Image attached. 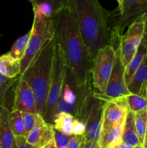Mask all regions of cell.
Masks as SVG:
<instances>
[{"mask_svg": "<svg viewBox=\"0 0 147 148\" xmlns=\"http://www.w3.org/2000/svg\"><path fill=\"white\" fill-rule=\"evenodd\" d=\"M10 111L5 106L0 108V148H13L14 135L10 124Z\"/></svg>", "mask_w": 147, "mask_h": 148, "instance_id": "14", "label": "cell"}, {"mask_svg": "<svg viewBox=\"0 0 147 148\" xmlns=\"http://www.w3.org/2000/svg\"><path fill=\"white\" fill-rule=\"evenodd\" d=\"M122 140L123 143L132 146V147L141 145L136 133V130H135L134 113L130 110H128L125 124H124Z\"/></svg>", "mask_w": 147, "mask_h": 148, "instance_id": "17", "label": "cell"}, {"mask_svg": "<svg viewBox=\"0 0 147 148\" xmlns=\"http://www.w3.org/2000/svg\"><path fill=\"white\" fill-rule=\"evenodd\" d=\"M10 124L14 137H24L26 138L24 121L21 111H12L10 112Z\"/></svg>", "mask_w": 147, "mask_h": 148, "instance_id": "21", "label": "cell"}, {"mask_svg": "<svg viewBox=\"0 0 147 148\" xmlns=\"http://www.w3.org/2000/svg\"><path fill=\"white\" fill-rule=\"evenodd\" d=\"M116 59V48L107 46L98 51L93 61L92 85L93 91L105 93Z\"/></svg>", "mask_w": 147, "mask_h": 148, "instance_id": "6", "label": "cell"}, {"mask_svg": "<svg viewBox=\"0 0 147 148\" xmlns=\"http://www.w3.org/2000/svg\"><path fill=\"white\" fill-rule=\"evenodd\" d=\"M34 17L39 18H53L56 14V11L51 4L47 2L33 4Z\"/></svg>", "mask_w": 147, "mask_h": 148, "instance_id": "24", "label": "cell"}, {"mask_svg": "<svg viewBox=\"0 0 147 148\" xmlns=\"http://www.w3.org/2000/svg\"><path fill=\"white\" fill-rule=\"evenodd\" d=\"M31 35L24 56L20 60L21 76L40 49L49 40L55 37V25L53 18H39L34 17Z\"/></svg>", "mask_w": 147, "mask_h": 148, "instance_id": "5", "label": "cell"}, {"mask_svg": "<svg viewBox=\"0 0 147 148\" xmlns=\"http://www.w3.org/2000/svg\"><path fill=\"white\" fill-rule=\"evenodd\" d=\"M13 148H35L29 144L24 137H15Z\"/></svg>", "mask_w": 147, "mask_h": 148, "instance_id": "33", "label": "cell"}, {"mask_svg": "<svg viewBox=\"0 0 147 148\" xmlns=\"http://www.w3.org/2000/svg\"><path fill=\"white\" fill-rule=\"evenodd\" d=\"M115 148H133V147L132 146L128 145H126L125 144V143H122L120 145H118V146H116Z\"/></svg>", "mask_w": 147, "mask_h": 148, "instance_id": "36", "label": "cell"}, {"mask_svg": "<svg viewBox=\"0 0 147 148\" xmlns=\"http://www.w3.org/2000/svg\"><path fill=\"white\" fill-rule=\"evenodd\" d=\"M29 1L31 2L32 4L42 2L49 3L53 6L56 12H57L59 10H61L62 7L65 6V0H29Z\"/></svg>", "mask_w": 147, "mask_h": 148, "instance_id": "31", "label": "cell"}, {"mask_svg": "<svg viewBox=\"0 0 147 148\" xmlns=\"http://www.w3.org/2000/svg\"><path fill=\"white\" fill-rule=\"evenodd\" d=\"M134 121L138 139L143 145L147 126V108L134 113Z\"/></svg>", "mask_w": 147, "mask_h": 148, "instance_id": "22", "label": "cell"}, {"mask_svg": "<svg viewBox=\"0 0 147 148\" xmlns=\"http://www.w3.org/2000/svg\"><path fill=\"white\" fill-rule=\"evenodd\" d=\"M112 14L114 28L118 36H122L125 27L147 14V0H122Z\"/></svg>", "mask_w": 147, "mask_h": 148, "instance_id": "7", "label": "cell"}, {"mask_svg": "<svg viewBox=\"0 0 147 148\" xmlns=\"http://www.w3.org/2000/svg\"><path fill=\"white\" fill-rule=\"evenodd\" d=\"M69 136L60 132L54 129V140L57 148H67Z\"/></svg>", "mask_w": 147, "mask_h": 148, "instance_id": "30", "label": "cell"}, {"mask_svg": "<svg viewBox=\"0 0 147 148\" xmlns=\"http://www.w3.org/2000/svg\"><path fill=\"white\" fill-rule=\"evenodd\" d=\"M0 73L8 78H15L20 74V62L8 53L0 56Z\"/></svg>", "mask_w": 147, "mask_h": 148, "instance_id": "18", "label": "cell"}, {"mask_svg": "<svg viewBox=\"0 0 147 148\" xmlns=\"http://www.w3.org/2000/svg\"><path fill=\"white\" fill-rule=\"evenodd\" d=\"M43 148H57L56 147V143H55L54 138H53V140H52L51 141H50V143L46 146V147H44Z\"/></svg>", "mask_w": 147, "mask_h": 148, "instance_id": "35", "label": "cell"}, {"mask_svg": "<svg viewBox=\"0 0 147 148\" xmlns=\"http://www.w3.org/2000/svg\"><path fill=\"white\" fill-rule=\"evenodd\" d=\"M1 35L0 34V38H1Z\"/></svg>", "mask_w": 147, "mask_h": 148, "instance_id": "42", "label": "cell"}, {"mask_svg": "<svg viewBox=\"0 0 147 148\" xmlns=\"http://www.w3.org/2000/svg\"><path fill=\"white\" fill-rule=\"evenodd\" d=\"M61 98H62L65 102L68 103L75 104L77 106V95L66 80H64V83H63Z\"/></svg>", "mask_w": 147, "mask_h": 148, "instance_id": "26", "label": "cell"}, {"mask_svg": "<svg viewBox=\"0 0 147 148\" xmlns=\"http://www.w3.org/2000/svg\"><path fill=\"white\" fill-rule=\"evenodd\" d=\"M147 56V35L144 33L136 53L125 68V81L127 87L131 83L134 74Z\"/></svg>", "mask_w": 147, "mask_h": 148, "instance_id": "13", "label": "cell"}, {"mask_svg": "<svg viewBox=\"0 0 147 148\" xmlns=\"http://www.w3.org/2000/svg\"><path fill=\"white\" fill-rule=\"evenodd\" d=\"M55 38L61 49L66 66V79L74 85L86 100L93 92V59L81 33L74 13L68 6L53 17Z\"/></svg>", "mask_w": 147, "mask_h": 148, "instance_id": "1", "label": "cell"}, {"mask_svg": "<svg viewBox=\"0 0 147 148\" xmlns=\"http://www.w3.org/2000/svg\"><path fill=\"white\" fill-rule=\"evenodd\" d=\"M65 5L74 13L93 61L102 48L119 46L122 36L114 28L112 12L102 7L98 0H65Z\"/></svg>", "mask_w": 147, "mask_h": 148, "instance_id": "2", "label": "cell"}, {"mask_svg": "<svg viewBox=\"0 0 147 148\" xmlns=\"http://www.w3.org/2000/svg\"><path fill=\"white\" fill-rule=\"evenodd\" d=\"M86 131L84 122L77 118L74 119L71 124L72 135H84Z\"/></svg>", "mask_w": 147, "mask_h": 148, "instance_id": "29", "label": "cell"}, {"mask_svg": "<svg viewBox=\"0 0 147 148\" xmlns=\"http://www.w3.org/2000/svg\"><path fill=\"white\" fill-rule=\"evenodd\" d=\"M147 85V56L134 74L128 89L132 94L143 97Z\"/></svg>", "mask_w": 147, "mask_h": 148, "instance_id": "15", "label": "cell"}, {"mask_svg": "<svg viewBox=\"0 0 147 148\" xmlns=\"http://www.w3.org/2000/svg\"><path fill=\"white\" fill-rule=\"evenodd\" d=\"M24 121V130H25L26 137L28 133L33 130L34 126L35 125L36 121L38 114H30V113H22Z\"/></svg>", "mask_w": 147, "mask_h": 148, "instance_id": "28", "label": "cell"}, {"mask_svg": "<svg viewBox=\"0 0 147 148\" xmlns=\"http://www.w3.org/2000/svg\"><path fill=\"white\" fill-rule=\"evenodd\" d=\"M133 148H144L143 145H138L135 146V147H133Z\"/></svg>", "mask_w": 147, "mask_h": 148, "instance_id": "40", "label": "cell"}, {"mask_svg": "<svg viewBox=\"0 0 147 148\" xmlns=\"http://www.w3.org/2000/svg\"><path fill=\"white\" fill-rule=\"evenodd\" d=\"M144 33L147 35V14L145 18V26H144Z\"/></svg>", "mask_w": 147, "mask_h": 148, "instance_id": "38", "label": "cell"}, {"mask_svg": "<svg viewBox=\"0 0 147 148\" xmlns=\"http://www.w3.org/2000/svg\"><path fill=\"white\" fill-rule=\"evenodd\" d=\"M80 148H99V147H98V144L89 143V142H86L84 140L81 145Z\"/></svg>", "mask_w": 147, "mask_h": 148, "instance_id": "34", "label": "cell"}, {"mask_svg": "<svg viewBox=\"0 0 147 148\" xmlns=\"http://www.w3.org/2000/svg\"><path fill=\"white\" fill-rule=\"evenodd\" d=\"M117 1H118V5H120V4L122 3V0H117Z\"/></svg>", "mask_w": 147, "mask_h": 148, "instance_id": "41", "label": "cell"}, {"mask_svg": "<svg viewBox=\"0 0 147 148\" xmlns=\"http://www.w3.org/2000/svg\"><path fill=\"white\" fill-rule=\"evenodd\" d=\"M124 124H118L99 136V148H115L122 143V135Z\"/></svg>", "mask_w": 147, "mask_h": 148, "instance_id": "16", "label": "cell"}, {"mask_svg": "<svg viewBox=\"0 0 147 148\" xmlns=\"http://www.w3.org/2000/svg\"><path fill=\"white\" fill-rule=\"evenodd\" d=\"M125 66L120 57L119 46L116 48L115 63L105 93H97L93 91V95L103 101H108L119 98H123L131 94L125 84Z\"/></svg>", "mask_w": 147, "mask_h": 148, "instance_id": "9", "label": "cell"}, {"mask_svg": "<svg viewBox=\"0 0 147 148\" xmlns=\"http://www.w3.org/2000/svg\"><path fill=\"white\" fill-rule=\"evenodd\" d=\"M30 35H31V32L30 30L26 34H24V36L19 38L14 42L10 51H9V53L13 59L20 62V60H21L22 58L24 56V53H25L26 49H27L29 40H30Z\"/></svg>", "mask_w": 147, "mask_h": 148, "instance_id": "20", "label": "cell"}, {"mask_svg": "<svg viewBox=\"0 0 147 148\" xmlns=\"http://www.w3.org/2000/svg\"><path fill=\"white\" fill-rule=\"evenodd\" d=\"M59 113H67V114H71L73 116H76L78 113V108L76 105L75 104H69L65 102L62 98H61L58 103L57 108H56V114Z\"/></svg>", "mask_w": 147, "mask_h": 148, "instance_id": "27", "label": "cell"}, {"mask_svg": "<svg viewBox=\"0 0 147 148\" xmlns=\"http://www.w3.org/2000/svg\"><path fill=\"white\" fill-rule=\"evenodd\" d=\"M74 116L67 113L56 114L53 120V128L68 136L72 135L71 124Z\"/></svg>", "mask_w": 147, "mask_h": 148, "instance_id": "19", "label": "cell"}, {"mask_svg": "<svg viewBox=\"0 0 147 148\" xmlns=\"http://www.w3.org/2000/svg\"><path fill=\"white\" fill-rule=\"evenodd\" d=\"M143 98H144L147 101V85L145 88V90H144V95H143Z\"/></svg>", "mask_w": 147, "mask_h": 148, "instance_id": "39", "label": "cell"}, {"mask_svg": "<svg viewBox=\"0 0 147 148\" xmlns=\"http://www.w3.org/2000/svg\"><path fill=\"white\" fill-rule=\"evenodd\" d=\"M12 111L37 114L35 94L28 83L19 77L14 91Z\"/></svg>", "mask_w": 147, "mask_h": 148, "instance_id": "11", "label": "cell"}, {"mask_svg": "<svg viewBox=\"0 0 147 148\" xmlns=\"http://www.w3.org/2000/svg\"><path fill=\"white\" fill-rule=\"evenodd\" d=\"M53 138V126L46 123L43 117L38 114L35 125L26 137L27 142L35 148H43Z\"/></svg>", "mask_w": 147, "mask_h": 148, "instance_id": "12", "label": "cell"}, {"mask_svg": "<svg viewBox=\"0 0 147 148\" xmlns=\"http://www.w3.org/2000/svg\"><path fill=\"white\" fill-rule=\"evenodd\" d=\"M85 140L84 135L69 136L67 148H80L81 145Z\"/></svg>", "mask_w": 147, "mask_h": 148, "instance_id": "32", "label": "cell"}, {"mask_svg": "<svg viewBox=\"0 0 147 148\" xmlns=\"http://www.w3.org/2000/svg\"><path fill=\"white\" fill-rule=\"evenodd\" d=\"M15 81V78H8L0 73V108L4 106V101L7 91Z\"/></svg>", "mask_w": 147, "mask_h": 148, "instance_id": "25", "label": "cell"}, {"mask_svg": "<svg viewBox=\"0 0 147 148\" xmlns=\"http://www.w3.org/2000/svg\"><path fill=\"white\" fill-rule=\"evenodd\" d=\"M128 110L135 113L147 108V101L143 97L135 94H129L125 97Z\"/></svg>", "mask_w": 147, "mask_h": 148, "instance_id": "23", "label": "cell"}, {"mask_svg": "<svg viewBox=\"0 0 147 148\" xmlns=\"http://www.w3.org/2000/svg\"><path fill=\"white\" fill-rule=\"evenodd\" d=\"M55 37L43 46L20 78L34 91L37 101V114L43 117L48 92L55 52Z\"/></svg>", "mask_w": 147, "mask_h": 148, "instance_id": "3", "label": "cell"}, {"mask_svg": "<svg viewBox=\"0 0 147 148\" xmlns=\"http://www.w3.org/2000/svg\"><path fill=\"white\" fill-rule=\"evenodd\" d=\"M128 111V107L125 97L104 101L100 135L114 126L125 124Z\"/></svg>", "mask_w": 147, "mask_h": 148, "instance_id": "10", "label": "cell"}, {"mask_svg": "<svg viewBox=\"0 0 147 148\" xmlns=\"http://www.w3.org/2000/svg\"><path fill=\"white\" fill-rule=\"evenodd\" d=\"M66 73V66L64 56L61 49L56 40L51 77L43 116L44 121L51 125L53 124L56 108L61 97Z\"/></svg>", "mask_w": 147, "mask_h": 148, "instance_id": "4", "label": "cell"}, {"mask_svg": "<svg viewBox=\"0 0 147 148\" xmlns=\"http://www.w3.org/2000/svg\"><path fill=\"white\" fill-rule=\"evenodd\" d=\"M146 15L141 16L133 22L121 37L119 49L121 60L125 67L130 63L139 47L144 34Z\"/></svg>", "mask_w": 147, "mask_h": 148, "instance_id": "8", "label": "cell"}, {"mask_svg": "<svg viewBox=\"0 0 147 148\" xmlns=\"http://www.w3.org/2000/svg\"><path fill=\"white\" fill-rule=\"evenodd\" d=\"M143 146L144 148H147V126H146V134L145 137H144V141L143 143Z\"/></svg>", "mask_w": 147, "mask_h": 148, "instance_id": "37", "label": "cell"}]
</instances>
